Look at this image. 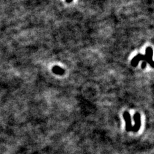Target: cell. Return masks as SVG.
I'll return each instance as SVG.
<instances>
[{
	"instance_id": "3",
	"label": "cell",
	"mask_w": 154,
	"mask_h": 154,
	"mask_svg": "<svg viewBox=\"0 0 154 154\" xmlns=\"http://www.w3.org/2000/svg\"><path fill=\"white\" fill-rule=\"evenodd\" d=\"M52 71L55 74H58V75H62V74H64V72H65V71H64V69H62V68H61V67L57 66H55L53 67V69H52Z\"/></svg>"
},
{
	"instance_id": "1",
	"label": "cell",
	"mask_w": 154,
	"mask_h": 154,
	"mask_svg": "<svg viewBox=\"0 0 154 154\" xmlns=\"http://www.w3.org/2000/svg\"><path fill=\"white\" fill-rule=\"evenodd\" d=\"M145 57L147 59V63L150 65L152 68H153V49L151 47H148L146 50V54H145Z\"/></svg>"
},
{
	"instance_id": "4",
	"label": "cell",
	"mask_w": 154,
	"mask_h": 154,
	"mask_svg": "<svg viewBox=\"0 0 154 154\" xmlns=\"http://www.w3.org/2000/svg\"><path fill=\"white\" fill-rule=\"evenodd\" d=\"M73 1V0H66V1L67 2V3H71V2H72Z\"/></svg>"
},
{
	"instance_id": "2",
	"label": "cell",
	"mask_w": 154,
	"mask_h": 154,
	"mask_svg": "<svg viewBox=\"0 0 154 154\" xmlns=\"http://www.w3.org/2000/svg\"><path fill=\"white\" fill-rule=\"evenodd\" d=\"M143 61V62H147V59L145 55H141V54H138L136 56L132 58V60L131 61V65L133 67H136L138 65V63L139 62V61Z\"/></svg>"
}]
</instances>
